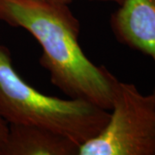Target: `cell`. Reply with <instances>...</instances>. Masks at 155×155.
I'll list each match as a JSON object with an SVG mask.
<instances>
[{
	"mask_svg": "<svg viewBox=\"0 0 155 155\" xmlns=\"http://www.w3.org/2000/svg\"><path fill=\"white\" fill-rule=\"evenodd\" d=\"M61 0H0V21L27 30L41 45L40 64L69 98L110 110L118 79L97 66L79 45L80 23Z\"/></svg>",
	"mask_w": 155,
	"mask_h": 155,
	"instance_id": "cell-1",
	"label": "cell"
},
{
	"mask_svg": "<svg viewBox=\"0 0 155 155\" xmlns=\"http://www.w3.org/2000/svg\"><path fill=\"white\" fill-rule=\"evenodd\" d=\"M0 115L9 125L44 127L80 147L103 130L110 113L84 100L40 92L17 73L10 51L0 44Z\"/></svg>",
	"mask_w": 155,
	"mask_h": 155,
	"instance_id": "cell-2",
	"label": "cell"
},
{
	"mask_svg": "<svg viewBox=\"0 0 155 155\" xmlns=\"http://www.w3.org/2000/svg\"><path fill=\"white\" fill-rule=\"evenodd\" d=\"M109 121L78 155H155V97L118 81Z\"/></svg>",
	"mask_w": 155,
	"mask_h": 155,
	"instance_id": "cell-3",
	"label": "cell"
},
{
	"mask_svg": "<svg viewBox=\"0 0 155 155\" xmlns=\"http://www.w3.org/2000/svg\"><path fill=\"white\" fill-rule=\"evenodd\" d=\"M110 27L120 43L150 56L155 63V0H122L111 15Z\"/></svg>",
	"mask_w": 155,
	"mask_h": 155,
	"instance_id": "cell-4",
	"label": "cell"
},
{
	"mask_svg": "<svg viewBox=\"0 0 155 155\" xmlns=\"http://www.w3.org/2000/svg\"><path fill=\"white\" fill-rule=\"evenodd\" d=\"M79 145L44 127L10 124L3 155H78Z\"/></svg>",
	"mask_w": 155,
	"mask_h": 155,
	"instance_id": "cell-5",
	"label": "cell"
},
{
	"mask_svg": "<svg viewBox=\"0 0 155 155\" xmlns=\"http://www.w3.org/2000/svg\"><path fill=\"white\" fill-rule=\"evenodd\" d=\"M10 133V125L0 115V155H3Z\"/></svg>",
	"mask_w": 155,
	"mask_h": 155,
	"instance_id": "cell-6",
	"label": "cell"
},
{
	"mask_svg": "<svg viewBox=\"0 0 155 155\" xmlns=\"http://www.w3.org/2000/svg\"><path fill=\"white\" fill-rule=\"evenodd\" d=\"M88 1H97V2H108V3H115L116 5H120L122 0H88Z\"/></svg>",
	"mask_w": 155,
	"mask_h": 155,
	"instance_id": "cell-7",
	"label": "cell"
},
{
	"mask_svg": "<svg viewBox=\"0 0 155 155\" xmlns=\"http://www.w3.org/2000/svg\"><path fill=\"white\" fill-rule=\"evenodd\" d=\"M61 1H63V2H66V3H68V4H70V3L72 2V0H61Z\"/></svg>",
	"mask_w": 155,
	"mask_h": 155,
	"instance_id": "cell-8",
	"label": "cell"
}]
</instances>
